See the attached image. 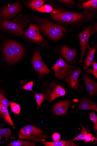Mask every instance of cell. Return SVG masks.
<instances>
[{"label": "cell", "mask_w": 97, "mask_h": 146, "mask_svg": "<svg viewBox=\"0 0 97 146\" xmlns=\"http://www.w3.org/2000/svg\"><path fill=\"white\" fill-rule=\"evenodd\" d=\"M30 21L21 14L12 20L0 18V31L7 32L12 36L20 37L24 34L23 29Z\"/></svg>", "instance_id": "6da1fadb"}, {"label": "cell", "mask_w": 97, "mask_h": 146, "mask_svg": "<svg viewBox=\"0 0 97 146\" xmlns=\"http://www.w3.org/2000/svg\"><path fill=\"white\" fill-rule=\"evenodd\" d=\"M30 18L39 24L41 32L53 40L56 41L60 39L65 31L63 26L48 20L34 17Z\"/></svg>", "instance_id": "7a4b0ae2"}, {"label": "cell", "mask_w": 97, "mask_h": 146, "mask_svg": "<svg viewBox=\"0 0 97 146\" xmlns=\"http://www.w3.org/2000/svg\"><path fill=\"white\" fill-rule=\"evenodd\" d=\"M3 53L7 62L10 64H13L21 58L24 51L22 46L19 43L9 40L5 43Z\"/></svg>", "instance_id": "3957f363"}, {"label": "cell", "mask_w": 97, "mask_h": 146, "mask_svg": "<svg viewBox=\"0 0 97 146\" xmlns=\"http://www.w3.org/2000/svg\"><path fill=\"white\" fill-rule=\"evenodd\" d=\"M18 136L20 139H28L35 142H43L48 138L42 130L30 125L22 128Z\"/></svg>", "instance_id": "277c9868"}, {"label": "cell", "mask_w": 97, "mask_h": 146, "mask_svg": "<svg viewBox=\"0 0 97 146\" xmlns=\"http://www.w3.org/2000/svg\"><path fill=\"white\" fill-rule=\"evenodd\" d=\"M23 38L46 49L49 48L48 42L40 34L38 25L31 24L29 28L25 30Z\"/></svg>", "instance_id": "5b68a950"}, {"label": "cell", "mask_w": 97, "mask_h": 146, "mask_svg": "<svg viewBox=\"0 0 97 146\" xmlns=\"http://www.w3.org/2000/svg\"><path fill=\"white\" fill-rule=\"evenodd\" d=\"M51 17L60 23H73L82 20L84 16L79 13L56 9L51 12Z\"/></svg>", "instance_id": "8992f818"}, {"label": "cell", "mask_w": 97, "mask_h": 146, "mask_svg": "<svg viewBox=\"0 0 97 146\" xmlns=\"http://www.w3.org/2000/svg\"><path fill=\"white\" fill-rule=\"evenodd\" d=\"M97 31V24L90 25L82 32L79 34L77 36L79 37L81 47V55L80 58V62H82L86 51L89 45V39L92 35Z\"/></svg>", "instance_id": "52a82bcc"}, {"label": "cell", "mask_w": 97, "mask_h": 146, "mask_svg": "<svg viewBox=\"0 0 97 146\" xmlns=\"http://www.w3.org/2000/svg\"><path fill=\"white\" fill-rule=\"evenodd\" d=\"M75 68V65L72 66L67 64L61 58H60L52 67L58 80L63 79L71 74L74 71Z\"/></svg>", "instance_id": "ba28073f"}, {"label": "cell", "mask_w": 97, "mask_h": 146, "mask_svg": "<svg viewBox=\"0 0 97 146\" xmlns=\"http://www.w3.org/2000/svg\"><path fill=\"white\" fill-rule=\"evenodd\" d=\"M31 62L33 68L39 74V77L51 72L42 58L39 49H36L33 54Z\"/></svg>", "instance_id": "9c48e42d"}, {"label": "cell", "mask_w": 97, "mask_h": 146, "mask_svg": "<svg viewBox=\"0 0 97 146\" xmlns=\"http://www.w3.org/2000/svg\"><path fill=\"white\" fill-rule=\"evenodd\" d=\"M23 8L19 2H17L11 5L8 4L2 7L0 10V18L8 20L15 17L21 12Z\"/></svg>", "instance_id": "30bf717a"}, {"label": "cell", "mask_w": 97, "mask_h": 146, "mask_svg": "<svg viewBox=\"0 0 97 146\" xmlns=\"http://www.w3.org/2000/svg\"><path fill=\"white\" fill-rule=\"evenodd\" d=\"M49 85V88L45 95V99L48 102L51 103L55 99L66 94L65 90L57 83H51Z\"/></svg>", "instance_id": "8fae6325"}, {"label": "cell", "mask_w": 97, "mask_h": 146, "mask_svg": "<svg viewBox=\"0 0 97 146\" xmlns=\"http://www.w3.org/2000/svg\"><path fill=\"white\" fill-rule=\"evenodd\" d=\"M58 52L60 56L65 59L68 62L72 63L79 64L75 60V58H80L77 56L75 48L71 49L65 45L63 46L58 49Z\"/></svg>", "instance_id": "7c38bea8"}, {"label": "cell", "mask_w": 97, "mask_h": 146, "mask_svg": "<svg viewBox=\"0 0 97 146\" xmlns=\"http://www.w3.org/2000/svg\"><path fill=\"white\" fill-rule=\"evenodd\" d=\"M82 70L80 68H78L76 70L65 78L67 84L74 90H78L82 88L79 81V76Z\"/></svg>", "instance_id": "4fadbf2b"}, {"label": "cell", "mask_w": 97, "mask_h": 146, "mask_svg": "<svg viewBox=\"0 0 97 146\" xmlns=\"http://www.w3.org/2000/svg\"><path fill=\"white\" fill-rule=\"evenodd\" d=\"M82 77L85 83L86 89L88 91L91 97L97 94V83L87 75L82 74Z\"/></svg>", "instance_id": "5bb4252c"}, {"label": "cell", "mask_w": 97, "mask_h": 146, "mask_svg": "<svg viewBox=\"0 0 97 146\" xmlns=\"http://www.w3.org/2000/svg\"><path fill=\"white\" fill-rule=\"evenodd\" d=\"M70 105V102L68 100L60 101L54 105V113L58 115H63L67 113Z\"/></svg>", "instance_id": "9a60e30c"}, {"label": "cell", "mask_w": 97, "mask_h": 146, "mask_svg": "<svg viewBox=\"0 0 97 146\" xmlns=\"http://www.w3.org/2000/svg\"><path fill=\"white\" fill-rule=\"evenodd\" d=\"M97 47V45L92 47L89 44L87 49L88 51L87 53V56L85 60L84 63L83 64V69H87L92 64L94 61V57Z\"/></svg>", "instance_id": "2e32d148"}, {"label": "cell", "mask_w": 97, "mask_h": 146, "mask_svg": "<svg viewBox=\"0 0 97 146\" xmlns=\"http://www.w3.org/2000/svg\"><path fill=\"white\" fill-rule=\"evenodd\" d=\"M79 110H90L97 111V104L90 100L83 98L78 106Z\"/></svg>", "instance_id": "e0dca14e"}, {"label": "cell", "mask_w": 97, "mask_h": 146, "mask_svg": "<svg viewBox=\"0 0 97 146\" xmlns=\"http://www.w3.org/2000/svg\"><path fill=\"white\" fill-rule=\"evenodd\" d=\"M43 143L46 146H78L71 141H57L53 142H46L43 141Z\"/></svg>", "instance_id": "ac0fdd59"}, {"label": "cell", "mask_w": 97, "mask_h": 146, "mask_svg": "<svg viewBox=\"0 0 97 146\" xmlns=\"http://www.w3.org/2000/svg\"><path fill=\"white\" fill-rule=\"evenodd\" d=\"M0 113L9 124L11 126H14L12 119L10 116L7 107L1 104H0Z\"/></svg>", "instance_id": "d6986e66"}, {"label": "cell", "mask_w": 97, "mask_h": 146, "mask_svg": "<svg viewBox=\"0 0 97 146\" xmlns=\"http://www.w3.org/2000/svg\"><path fill=\"white\" fill-rule=\"evenodd\" d=\"M44 3L45 1L43 0H34L29 2L26 4L32 11H36V9L43 6Z\"/></svg>", "instance_id": "ffe728a7"}, {"label": "cell", "mask_w": 97, "mask_h": 146, "mask_svg": "<svg viewBox=\"0 0 97 146\" xmlns=\"http://www.w3.org/2000/svg\"><path fill=\"white\" fill-rule=\"evenodd\" d=\"M35 144L32 142L28 141H22L20 139L13 141L8 146H35Z\"/></svg>", "instance_id": "44dd1931"}, {"label": "cell", "mask_w": 97, "mask_h": 146, "mask_svg": "<svg viewBox=\"0 0 97 146\" xmlns=\"http://www.w3.org/2000/svg\"><path fill=\"white\" fill-rule=\"evenodd\" d=\"M82 127V131L81 133L75 138L71 141H72L81 140L84 141L85 139L86 135L89 133L86 129L82 125H81Z\"/></svg>", "instance_id": "7402d4cb"}, {"label": "cell", "mask_w": 97, "mask_h": 146, "mask_svg": "<svg viewBox=\"0 0 97 146\" xmlns=\"http://www.w3.org/2000/svg\"><path fill=\"white\" fill-rule=\"evenodd\" d=\"M82 7L84 9H96L97 8V1L91 0L83 3Z\"/></svg>", "instance_id": "603a6c76"}, {"label": "cell", "mask_w": 97, "mask_h": 146, "mask_svg": "<svg viewBox=\"0 0 97 146\" xmlns=\"http://www.w3.org/2000/svg\"><path fill=\"white\" fill-rule=\"evenodd\" d=\"M11 102L4 96L2 90L0 89V104L7 107H8L10 104Z\"/></svg>", "instance_id": "cb8c5ba5"}, {"label": "cell", "mask_w": 97, "mask_h": 146, "mask_svg": "<svg viewBox=\"0 0 97 146\" xmlns=\"http://www.w3.org/2000/svg\"><path fill=\"white\" fill-rule=\"evenodd\" d=\"M11 131L9 128H0V135L2 137H5L7 140L9 138Z\"/></svg>", "instance_id": "d4e9b609"}, {"label": "cell", "mask_w": 97, "mask_h": 146, "mask_svg": "<svg viewBox=\"0 0 97 146\" xmlns=\"http://www.w3.org/2000/svg\"><path fill=\"white\" fill-rule=\"evenodd\" d=\"M10 106L12 111L13 113L17 114H20L21 108L19 104L11 102Z\"/></svg>", "instance_id": "484cf974"}, {"label": "cell", "mask_w": 97, "mask_h": 146, "mask_svg": "<svg viewBox=\"0 0 97 146\" xmlns=\"http://www.w3.org/2000/svg\"><path fill=\"white\" fill-rule=\"evenodd\" d=\"M53 11L52 6L48 5H45L37 9L36 11L43 13L51 12Z\"/></svg>", "instance_id": "4316f807"}, {"label": "cell", "mask_w": 97, "mask_h": 146, "mask_svg": "<svg viewBox=\"0 0 97 146\" xmlns=\"http://www.w3.org/2000/svg\"><path fill=\"white\" fill-rule=\"evenodd\" d=\"M89 118L90 120L94 123V125L93 129L97 130V117L94 112H91L89 114Z\"/></svg>", "instance_id": "83f0119b"}, {"label": "cell", "mask_w": 97, "mask_h": 146, "mask_svg": "<svg viewBox=\"0 0 97 146\" xmlns=\"http://www.w3.org/2000/svg\"><path fill=\"white\" fill-rule=\"evenodd\" d=\"M35 96L38 106L39 107L45 99V94H36Z\"/></svg>", "instance_id": "f1b7e54d"}, {"label": "cell", "mask_w": 97, "mask_h": 146, "mask_svg": "<svg viewBox=\"0 0 97 146\" xmlns=\"http://www.w3.org/2000/svg\"><path fill=\"white\" fill-rule=\"evenodd\" d=\"M34 82H31L28 83L22 87V89L34 92L33 90Z\"/></svg>", "instance_id": "f546056e"}, {"label": "cell", "mask_w": 97, "mask_h": 146, "mask_svg": "<svg viewBox=\"0 0 97 146\" xmlns=\"http://www.w3.org/2000/svg\"><path fill=\"white\" fill-rule=\"evenodd\" d=\"M94 140H96V138L92 136L91 134L88 133L86 135L84 141L85 142H91L93 141Z\"/></svg>", "instance_id": "4dcf8cb0"}, {"label": "cell", "mask_w": 97, "mask_h": 146, "mask_svg": "<svg viewBox=\"0 0 97 146\" xmlns=\"http://www.w3.org/2000/svg\"><path fill=\"white\" fill-rule=\"evenodd\" d=\"M51 138L54 141H60L61 139V136L58 133H54L52 135Z\"/></svg>", "instance_id": "1f68e13d"}, {"label": "cell", "mask_w": 97, "mask_h": 146, "mask_svg": "<svg viewBox=\"0 0 97 146\" xmlns=\"http://www.w3.org/2000/svg\"><path fill=\"white\" fill-rule=\"evenodd\" d=\"M92 64L93 65V71L94 72V78H97V63L94 62V61L93 62Z\"/></svg>", "instance_id": "d6a6232c"}, {"label": "cell", "mask_w": 97, "mask_h": 146, "mask_svg": "<svg viewBox=\"0 0 97 146\" xmlns=\"http://www.w3.org/2000/svg\"><path fill=\"white\" fill-rule=\"evenodd\" d=\"M61 2L65 3L67 5H70L72 4L73 3V1H59Z\"/></svg>", "instance_id": "836d02e7"}, {"label": "cell", "mask_w": 97, "mask_h": 146, "mask_svg": "<svg viewBox=\"0 0 97 146\" xmlns=\"http://www.w3.org/2000/svg\"><path fill=\"white\" fill-rule=\"evenodd\" d=\"M84 72L90 73L94 76V74L93 70L91 68H89L88 70H84Z\"/></svg>", "instance_id": "e575fe53"}, {"label": "cell", "mask_w": 97, "mask_h": 146, "mask_svg": "<svg viewBox=\"0 0 97 146\" xmlns=\"http://www.w3.org/2000/svg\"><path fill=\"white\" fill-rule=\"evenodd\" d=\"M2 137H1V135H0V139H1Z\"/></svg>", "instance_id": "d590c367"}]
</instances>
